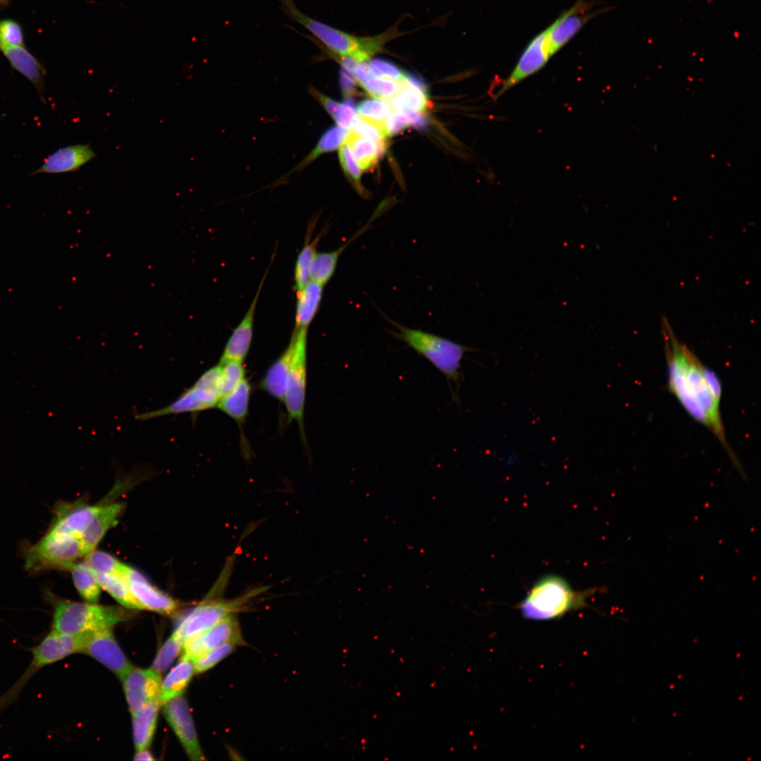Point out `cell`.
<instances>
[{"label": "cell", "instance_id": "12", "mask_svg": "<svg viewBox=\"0 0 761 761\" xmlns=\"http://www.w3.org/2000/svg\"><path fill=\"white\" fill-rule=\"evenodd\" d=\"M111 630L83 633L81 652L96 659L122 680L134 667L117 643Z\"/></svg>", "mask_w": 761, "mask_h": 761}, {"label": "cell", "instance_id": "1", "mask_svg": "<svg viewBox=\"0 0 761 761\" xmlns=\"http://www.w3.org/2000/svg\"><path fill=\"white\" fill-rule=\"evenodd\" d=\"M661 321L669 391L692 418L715 435L735 468L746 479L741 462L726 438L720 412L722 390L719 378L677 339L666 317H662Z\"/></svg>", "mask_w": 761, "mask_h": 761}, {"label": "cell", "instance_id": "34", "mask_svg": "<svg viewBox=\"0 0 761 761\" xmlns=\"http://www.w3.org/2000/svg\"><path fill=\"white\" fill-rule=\"evenodd\" d=\"M348 133L347 129L339 125L333 126L328 129L321 135L311 153L302 161L299 165L300 168L309 164L321 154L330 152L340 147L345 143Z\"/></svg>", "mask_w": 761, "mask_h": 761}, {"label": "cell", "instance_id": "23", "mask_svg": "<svg viewBox=\"0 0 761 761\" xmlns=\"http://www.w3.org/2000/svg\"><path fill=\"white\" fill-rule=\"evenodd\" d=\"M292 355V345L290 341L285 350L268 368L260 383L261 389L282 402L285 398Z\"/></svg>", "mask_w": 761, "mask_h": 761}, {"label": "cell", "instance_id": "47", "mask_svg": "<svg viewBox=\"0 0 761 761\" xmlns=\"http://www.w3.org/2000/svg\"><path fill=\"white\" fill-rule=\"evenodd\" d=\"M340 85L344 95L349 97L355 91L356 80L352 74L342 68L340 73Z\"/></svg>", "mask_w": 761, "mask_h": 761}, {"label": "cell", "instance_id": "31", "mask_svg": "<svg viewBox=\"0 0 761 761\" xmlns=\"http://www.w3.org/2000/svg\"><path fill=\"white\" fill-rule=\"evenodd\" d=\"M95 575L101 588L120 605L129 609L142 610L132 596L125 579L122 576L102 573H95Z\"/></svg>", "mask_w": 761, "mask_h": 761}, {"label": "cell", "instance_id": "19", "mask_svg": "<svg viewBox=\"0 0 761 761\" xmlns=\"http://www.w3.org/2000/svg\"><path fill=\"white\" fill-rule=\"evenodd\" d=\"M96 154L87 144L66 146L45 157L39 168L30 175L60 174L78 171L92 160Z\"/></svg>", "mask_w": 761, "mask_h": 761}, {"label": "cell", "instance_id": "13", "mask_svg": "<svg viewBox=\"0 0 761 761\" xmlns=\"http://www.w3.org/2000/svg\"><path fill=\"white\" fill-rule=\"evenodd\" d=\"M548 27L527 44L514 69L495 95L497 98L526 78L540 70L552 56Z\"/></svg>", "mask_w": 761, "mask_h": 761}, {"label": "cell", "instance_id": "6", "mask_svg": "<svg viewBox=\"0 0 761 761\" xmlns=\"http://www.w3.org/2000/svg\"><path fill=\"white\" fill-rule=\"evenodd\" d=\"M126 616V612L118 607L58 600L54 602L51 630L76 635L112 629Z\"/></svg>", "mask_w": 761, "mask_h": 761}, {"label": "cell", "instance_id": "9", "mask_svg": "<svg viewBox=\"0 0 761 761\" xmlns=\"http://www.w3.org/2000/svg\"><path fill=\"white\" fill-rule=\"evenodd\" d=\"M83 633L68 635L51 630L42 641L32 649V660L23 676L16 683L0 700V705L12 702L22 688L41 668L59 661L68 655L81 652Z\"/></svg>", "mask_w": 761, "mask_h": 761}, {"label": "cell", "instance_id": "22", "mask_svg": "<svg viewBox=\"0 0 761 761\" xmlns=\"http://www.w3.org/2000/svg\"><path fill=\"white\" fill-rule=\"evenodd\" d=\"M123 509L124 504L120 502L101 505L81 536L86 555L94 550L106 532L118 524Z\"/></svg>", "mask_w": 761, "mask_h": 761}, {"label": "cell", "instance_id": "28", "mask_svg": "<svg viewBox=\"0 0 761 761\" xmlns=\"http://www.w3.org/2000/svg\"><path fill=\"white\" fill-rule=\"evenodd\" d=\"M251 385L246 378L228 395L220 400L217 407L237 423L245 420L249 409Z\"/></svg>", "mask_w": 761, "mask_h": 761}, {"label": "cell", "instance_id": "40", "mask_svg": "<svg viewBox=\"0 0 761 761\" xmlns=\"http://www.w3.org/2000/svg\"><path fill=\"white\" fill-rule=\"evenodd\" d=\"M237 646L234 643H225L206 652L193 662L194 673H203L211 669L233 653Z\"/></svg>", "mask_w": 761, "mask_h": 761}, {"label": "cell", "instance_id": "24", "mask_svg": "<svg viewBox=\"0 0 761 761\" xmlns=\"http://www.w3.org/2000/svg\"><path fill=\"white\" fill-rule=\"evenodd\" d=\"M323 287L310 280L297 290L295 329L309 328L319 309Z\"/></svg>", "mask_w": 761, "mask_h": 761}, {"label": "cell", "instance_id": "42", "mask_svg": "<svg viewBox=\"0 0 761 761\" xmlns=\"http://www.w3.org/2000/svg\"><path fill=\"white\" fill-rule=\"evenodd\" d=\"M359 115L365 118L383 120L391 112V106L383 100L378 99H365L357 106Z\"/></svg>", "mask_w": 761, "mask_h": 761}, {"label": "cell", "instance_id": "17", "mask_svg": "<svg viewBox=\"0 0 761 761\" xmlns=\"http://www.w3.org/2000/svg\"><path fill=\"white\" fill-rule=\"evenodd\" d=\"M123 578L141 607L163 614H171L178 607L171 597L152 586L139 571L128 565Z\"/></svg>", "mask_w": 761, "mask_h": 761}, {"label": "cell", "instance_id": "36", "mask_svg": "<svg viewBox=\"0 0 761 761\" xmlns=\"http://www.w3.org/2000/svg\"><path fill=\"white\" fill-rule=\"evenodd\" d=\"M85 562L95 573L117 574L123 577L128 567L112 555L94 550L85 555Z\"/></svg>", "mask_w": 761, "mask_h": 761}, {"label": "cell", "instance_id": "2", "mask_svg": "<svg viewBox=\"0 0 761 761\" xmlns=\"http://www.w3.org/2000/svg\"><path fill=\"white\" fill-rule=\"evenodd\" d=\"M598 590V588L576 590L563 577L548 574L535 582L518 609L528 620H553L586 607L588 598Z\"/></svg>", "mask_w": 761, "mask_h": 761}, {"label": "cell", "instance_id": "20", "mask_svg": "<svg viewBox=\"0 0 761 761\" xmlns=\"http://www.w3.org/2000/svg\"><path fill=\"white\" fill-rule=\"evenodd\" d=\"M101 505H91L78 502L60 503L55 509L54 517L50 528L63 531L81 538Z\"/></svg>", "mask_w": 761, "mask_h": 761}, {"label": "cell", "instance_id": "41", "mask_svg": "<svg viewBox=\"0 0 761 761\" xmlns=\"http://www.w3.org/2000/svg\"><path fill=\"white\" fill-rule=\"evenodd\" d=\"M338 154L340 165L345 175L354 182L357 191L361 194H363L365 192L363 191L360 184L361 168L347 144L344 143V144L340 147Z\"/></svg>", "mask_w": 761, "mask_h": 761}, {"label": "cell", "instance_id": "27", "mask_svg": "<svg viewBox=\"0 0 761 761\" xmlns=\"http://www.w3.org/2000/svg\"><path fill=\"white\" fill-rule=\"evenodd\" d=\"M345 144L349 147L359 168L366 171L372 168L383 154L385 140L376 142L349 131Z\"/></svg>", "mask_w": 761, "mask_h": 761}, {"label": "cell", "instance_id": "49", "mask_svg": "<svg viewBox=\"0 0 761 761\" xmlns=\"http://www.w3.org/2000/svg\"><path fill=\"white\" fill-rule=\"evenodd\" d=\"M314 94L315 96H316V98L318 99V101H320V103L323 106V108L326 109V111L333 118L334 116H335L337 111H338V107H339L340 103L337 102L336 101H335V100H333V99H330V98H329V97H326V96H325V95H323V94H321V93H319V92H318L316 91H314Z\"/></svg>", "mask_w": 761, "mask_h": 761}, {"label": "cell", "instance_id": "33", "mask_svg": "<svg viewBox=\"0 0 761 761\" xmlns=\"http://www.w3.org/2000/svg\"><path fill=\"white\" fill-rule=\"evenodd\" d=\"M390 106L397 112H422L428 107V95L409 85L404 76L400 90L390 99Z\"/></svg>", "mask_w": 761, "mask_h": 761}, {"label": "cell", "instance_id": "29", "mask_svg": "<svg viewBox=\"0 0 761 761\" xmlns=\"http://www.w3.org/2000/svg\"><path fill=\"white\" fill-rule=\"evenodd\" d=\"M312 225L309 226V230L305 236V242L303 247L299 252L295 262L294 270V288L296 290L302 289L310 280V271L314 259L317 253V246L323 236L321 231L314 239L311 240Z\"/></svg>", "mask_w": 761, "mask_h": 761}, {"label": "cell", "instance_id": "7", "mask_svg": "<svg viewBox=\"0 0 761 761\" xmlns=\"http://www.w3.org/2000/svg\"><path fill=\"white\" fill-rule=\"evenodd\" d=\"M85 555L80 537L49 528L40 540L25 551V567L32 572L70 569L79 557Z\"/></svg>", "mask_w": 761, "mask_h": 761}, {"label": "cell", "instance_id": "8", "mask_svg": "<svg viewBox=\"0 0 761 761\" xmlns=\"http://www.w3.org/2000/svg\"><path fill=\"white\" fill-rule=\"evenodd\" d=\"M221 397V366L218 364L206 371L192 386L170 404L137 414L135 417L148 420L170 414L197 413L217 406Z\"/></svg>", "mask_w": 761, "mask_h": 761}, {"label": "cell", "instance_id": "16", "mask_svg": "<svg viewBox=\"0 0 761 761\" xmlns=\"http://www.w3.org/2000/svg\"><path fill=\"white\" fill-rule=\"evenodd\" d=\"M125 698L132 714L158 698L161 674L152 669L133 667L123 679Z\"/></svg>", "mask_w": 761, "mask_h": 761}, {"label": "cell", "instance_id": "32", "mask_svg": "<svg viewBox=\"0 0 761 761\" xmlns=\"http://www.w3.org/2000/svg\"><path fill=\"white\" fill-rule=\"evenodd\" d=\"M349 246L347 242L330 252L316 253L311 264L310 280L324 286L335 273L338 260Z\"/></svg>", "mask_w": 761, "mask_h": 761}, {"label": "cell", "instance_id": "51", "mask_svg": "<svg viewBox=\"0 0 761 761\" xmlns=\"http://www.w3.org/2000/svg\"><path fill=\"white\" fill-rule=\"evenodd\" d=\"M135 755V756L134 757V760H154V758L153 757L151 753L147 750V748L140 750H137Z\"/></svg>", "mask_w": 761, "mask_h": 761}, {"label": "cell", "instance_id": "45", "mask_svg": "<svg viewBox=\"0 0 761 761\" xmlns=\"http://www.w3.org/2000/svg\"><path fill=\"white\" fill-rule=\"evenodd\" d=\"M356 116L355 103L352 99L347 97L340 104L338 111L333 119L338 125L348 129Z\"/></svg>", "mask_w": 761, "mask_h": 761}, {"label": "cell", "instance_id": "39", "mask_svg": "<svg viewBox=\"0 0 761 761\" xmlns=\"http://www.w3.org/2000/svg\"><path fill=\"white\" fill-rule=\"evenodd\" d=\"M218 364L221 366V394L223 397L245 378V371L242 361H226Z\"/></svg>", "mask_w": 761, "mask_h": 761}, {"label": "cell", "instance_id": "11", "mask_svg": "<svg viewBox=\"0 0 761 761\" xmlns=\"http://www.w3.org/2000/svg\"><path fill=\"white\" fill-rule=\"evenodd\" d=\"M237 614H230L208 630L186 640L182 658L194 662L206 652L225 643L245 645Z\"/></svg>", "mask_w": 761, "mask_h": 761}, {"label": "cell", "instance_id": "43", "mask_svg": "<svg viewBox=\"0 0 761 761\" xmlns=\"http://www.w3.org/2000/svg\"><path fill=\"white\" fill-rule=\"evenodd\" d=\"M370 73L374 76L400 81L404 78V73L395 63L382 58H373L368 61Z\"/></svg>", "mask_w": 761, "mask_h": 761}, {"label": "cell", "instance_id": "46", "mask_svg": "<svg viewBox=\"0 0 761 761\" xmlns=\"http://www.w3.org/2000/svg\"><path fill=\"white\" fill-rule=\"evenodd\" d=\"M382 121L387 136L396 135L409 125L406 114L397 111L390 113Z\"/></svg>", "mask_w": 761, "mask_h": 761}, {"label": "cell", "instance_id": "38", "mask_svg": "<svg viewBox=\"0 0 761 761\" xmlns=\"http://www.w3.org/2000/svg\"><path fill=\"white\" fill-rule=\"evenodd\" d=\"M351 131L364 138L378 142L387 136L382 120H375L357 115L354 117Z\"/></svg>", "mask_w": 761, "mask_h": 761}, {"label": "cell", "instance_id": "5", "mask_svg": "<svg viewBox=\"0 0 761 761\" xmlns=\"http://www.w3.org/2000/svg\"><path fill=\"white\" fill-rule=\"evenodd\" d=\"M230 568L223 570L212 590L201 602L191 610L179 622L174 632L185 642L201 633L226 617L242 612L247 604L255 597L262 594L267 586H260L233 599H224L220 596L228 581Z\"/></svg>", "mask_w": 761, "mask_h": 761}, {"label": "cell", "instance_id": "37", "mask_svg": "<svg viewBox=\"0 0 761 761\" xmlns=\"http://www.w3.org/2000/svg\"><path fill=\"white\" fill-rule=\"evenodd\" d=\"M183 641L173 632L159 649L151 668L159 674L167 670L183 647Z\"/></svg>", "mask_w": 761, "mask_h": 761}, {"label": "cell", "instance_id": "3", "mask_svg": "<svg viewBox=\"0 0 761 761\" xmlns=\"http://www.w3.org/2000/svg\"><path fill=\"white\" fill-rule=\"evenodd\" d=\"M280 1L286 14L311 32L331 56H349L358 63L369 61L373 56L382 52L389 41L396 38L392 28L375 36H356L311 18L298 9L293 0Z\"/></svg>", "mask_w": 761, "mask_h": 761}, {"label": "cell", "instance_id": "35", "mask_svg": "<svg viewBox=\"0 0 761 761\" xmlns=\"http://www.w3.org/2000/svg\"><path fill=\"white\" fill-rule=\"evenodd\" d=\"M374 76L371 73L359 84L375 99H390L401 89L402 82Z\"/></svg>", "mask_w": 761, "mask_h": 761}, {"label": "cell", "instance_id": "4", "mask_svg": "<svg viewBox=\"0 0 761 761\" xmlns=\"http://www.w3.org/2000/svg\"><path fill=\"white\" fill-rule=\"evenodd\" d=\"M382 314L395 328V330H389L390 334L426 358L441 372L445 377L452 393L454 386H456L457 390L459 388L463 378L462 360L466 353L478 352V349L421 329L409 328L384 314Z\"/></svg>", "mask_w": 761, "mask_h": 761}, {"label": "cell", "instance_id": "21", "mask_svg": "<svg viewBox=\"0 0 761 761\" xmlns=\"http://www.w3.org/2000/svg\"><path fill=\"white\" fill-rule=\"evenodd\" d=\"M0 51L11 66L27 78L35 87L42 102L45 101V70L37 59L24 46H11L0 43Z\"/></svg>", "mask_w": 761, "mask_h": 761}, {"label": "cell", "instance_id": "25", "mask_svg": "<svg viewBox=\"0 0 761 761\" xmlns=\"http://www.w3.org/2000/svg\"><path fill=\"white\" fill-rule=\"evenodd\" d=\"M194 674L193 662L181 657L180 661L161 682L158 697L160 705H163L170 700L181 695L190 683Z\"/></svg>", "mask_w": 761, "mask_h": 761}, {"label": "cell", "instance_id": "14", "mask_svg": "<svg viewBox=\"0 0 761 761\" xmlns=\"http://www.w3.org/2000/svg\"><path fill=\"white\" fill-rule=\"evenodd\" d=\"M163 705V714L192 760H205L187 701L175 697Z\"/></svg>", "mask_w": 761, "mask_h": 761}, {"label": "cell", "instance_id": "26", "mask_svg": "<svg viewBox=\"0 0 761 761\" xmlns=\"http://www.w3.org/2000/svg\"><path fill=\"white\" fill-rule=\"evenodd\" d=\"M159 706V698H156L132 714L133 740L137 751L149 747L156 726Z\"/></svg>", "mask_w": 761, "mask_h": 761}, {"label": "cell", "instance_id": "10", "mask_svg": "<svg viewBox=\"0 0 761 761\" xmlns=\"http://www.w3.org/2000/svg\"><path fill=\"white\" fill-rule=\"evenodd\" d=\"M308 328L294 329L290 342L292 355L287 376L285 403L290 421H295L304 438V411L307 385V346Z\"/></svg>", "mask_w": 761, "mask_h": 761}, {"label": "cell", "instance_id": "18", "mask_svg": "<svg viewBox=\"0 0 761 761\" xmlns=\"http://www.w3.org/2000/svg\"><path fill=\"white\" fill-rule=\"evenodd\" d=\"M270 267V266H269ZM269 267L266 270L257 291L244 317L233 330L228 340L219 362L226 361H242L246 358L252 340L254 321L257 302L265 283Z\"/></svg>", "mask_w": 761, "mask_h": 761}, {"label": "cell", "instance_id": "48", "mask_svg": "<svg viewBox=\"0 0 761 761\" xmlns=\"http://www.w3.org/2000/svg\"><path fill=\"white\" fill-rule=\"evenodd\" d=\"M404 113L407 116L409 125L419 130H424L428 127V120L421 112L407 111Z\"/></svg>", "mask_w": 761, "mask_h": 761}, {"label": "cell", "instance_id": "15", "mask_svg": "<svg viewBox=\"0 0 761 761\" xmlns=\"http://www.w3.org/2000/svg\"><path fill=\"white\" fill-rule=\"evenodd\" d=\"M593 3L577 0L569 9L564 11L548 27L550 49L554 55L566 45L593 18L602 10L588 12Z\"/></svg>", "mask_w": 761, "mask_h": 761}, {"label": "cell", "instance_id": "30", "mask_svg": "<svg viewBox=\"0 0 761 761\" xmlns=\"http://www.w3.org/2000/svg\"><path fill=\"white\" fill-rule=\"evenodd\" d=\"M69 570L79 594L88 602L96 603L100 596L101 586L94 571L85 562L75 563Z\"/></svg>", "mask_w": 761, "mask_h": 761}, {"label": "cell", "instance_id": "44", "mask_svg": "<svg viewBox=\"0 0 761 761\" xmlns=\"http://www.w3.org/2000/svg\"><path fill=\"white\" fill-rule=\"evenodd\" d=\"M0 43L23 46V34L18 23L9 19L0 21Z\"/></svg>", "mask_w": 761, "mask_h": 761}, {"label": "cell", "instance_id": "50", "mask_svg": "<svg viewBox=\"0 0 761 761\" xmlns=\"http://www.w3.org/2000/svg\"><path fill=\"white\" fill-rule=\"evenodd\" d=\"M405 80L411 86L419 89L425 94L428 95V87L426 84L419 78L417 75L412 73L405 74Z\"/></svg>", "mask_w": 761, "mask_h": 761}]
</instances>
